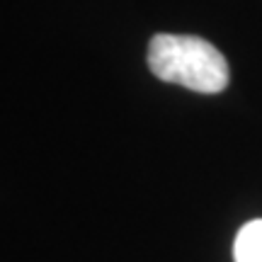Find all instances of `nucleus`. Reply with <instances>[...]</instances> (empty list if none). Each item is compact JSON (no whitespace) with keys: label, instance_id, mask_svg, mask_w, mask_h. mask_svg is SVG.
Returning <instances> with one entry per match:
<instances>
[{"label":"nucleus","instance_id":"1","mask_svg":"<svg viewBox=\"0 0 262 262\" xmlns=\"http://www.w3.org/2000/svg\"><path fill=\"white\" fill-rule=\"evenodd\" d=\"M148 68L163 83L204 95L221 93L231 78L224 54L214 44L185 34H156L150 39Z\"/></svg>","mask_w":262,"mask_h":262},{"label":"nucleus","instance_id":"2","mask_svg":"<svg viewBox=\"0 0 262 262\" xmlns=\"http://www.w3.org/2000/svg\"><path fill=\"white\" fill-rule=\"evenodd\" d=\"M235 262H262V219L245 224L233 243Z\"/></svg>","mask_w":262,"mask_h":262}]
</instances>
